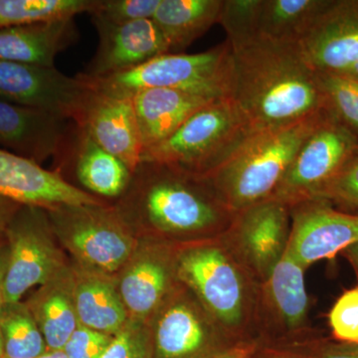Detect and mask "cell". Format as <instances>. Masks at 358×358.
<instances>
[{
  "mask_svg": "<svg viewBox=\"0 0 358 358\" xmlns=\"http://www.w3.org/2000/svg\"><path fill=\"white\" fill-rule=\"evenodd\" d=\"M214 358H249V355L245 348H233V350H226Z\"/></svg>",
  "mask_w": 358,
  "mask_h": 358,
  "instance_id": "ab89813d",
  "label": "cell"
},
{
  "mask_svg": "<svg viewBox=\"0 0 358 358\" xmlns=\"http://www.w3.org/2000/svg\"><path fill=\"white\" fill-rule=\"evenodd\" d=\"M288 250L307 268L358 243V214L336 210L322 200L294 205Z\"/></svg>",
  "mask_w": 358,
  "mask_h": 358,
  "instance_id": "8fae6325",
  "label": "cell"
},
{
  "mask_svg": "<svg viewBox=\"0 0 358 358\" xmlns=\"http://www.w3.org/2000/svg\"><path fill=\"white\" fill-rule=\"evenodd\" d=\"M95 0H0V29L91 13Z\"/></svg>",
  "mask_w": 358,
  "mask_h": 358,
  "instance_id": "83f0119b",
  "label": "cell"
},
{
  "mask_svg": "<svg viewBox=\"0 0 358 358\" xmlns=\"http://www.w3.org/2000/svg\"><path fill=\"white\" fill-rule=\"evenodd\" d=\"M317 358H358V345L331 343L324 346Z\"/></svg>",
  "mask_w": 358,
  "mask_h": 358,
  "instance_id": "8d00e7d4",
  "label": "cell"
},
{
  "mask_svg": "<svg viewBox=\"0 0 358 358\" xmlns=\"http://www.w3.org/2000/svg\"><path fill=\"white\" fill-rule=\"evenodd\" d=\"M317 200L336 205L348 210L345 212L358 214V150Z\"/></svg>",
  "mask_w": 358,
  "mask_h": 358,
  "instance_id": "836d02e7",
  "label": "cell"
},
{
  "mask_svg": "<svg viewBox=\"0 0 358 358\" xmlns=\"http://www.w3.org/2000/svg\"><path fill=\"white\" fill-rule=\"evenodd\" d=\"M78 36L74 18L3 28L0 29V60L55 67L56 57Z\"/></svg>",
  "mask_w": 358,
  "mask_h": 358,
  "instance_id": "d6986e66",
  "label": "cell"
},
{
  "mask_svg": "<svg viewBox=\"0 0 358 358\" xmlns=\"http://www.w3.org/2000/svg\"><path fill=\"white\" fill-rule=\"evenodd\" d=\"M358 150V138L331 112L306 138L271 199L288 205L317 200Z\"/></svg>",
  "mask_w": 358,
  "mask_h": 358,
  "instance_id": "8992f818",
  "label": "cell"
},
{
  "mask_svg": "<svg viewBox=\"0 0 358 358\" xmlns=\"http://www.w3.org/2000/svg\"><path fill=\"white\" fill-rule=\"evenodd\" d=\"M74 307L81 326L115 336L126 326L127 308L110 282L90 279L77 287Z\"/></svg>",
  "mask_w": 358,
  "mask_h": 358,
  "instance_id": "cb8c5ba5",
  "label": "cell"
},
{
  "mask_svg": "<svg viewBox=\"0 0 358 358\" xmlns=\"http://www.w3.org/2000/svg\"><path fill=\"white\" fill-rule=\"evenodd\" d=\"M150 336L141 326H124L113 336L112 343L100 358H152Z\"/></svg>",
  "mask_w": 358,
  "mask_h": 358,
  "instance_id": "e575fe53",
  "label": "cell"
},
{
  "mask_svg": "<svg viewBox=\"0 0 358 358\" xmlns=\"http://www.w3.org/2000/svg\"><path fill=\"white\" fill-rule=\"evenodd\" d=\"M222 0H160L152 20L169 53L181 51L218 23Z\"/></svg>",
  "mask_w": 358,
  "mask_h": 358,
  "instance_id": "7402d4cb",
  "label": "cell"
},
{
  "mask_svg": "<svg viewBox=\"0 0 358 358\" xmlns=\"http://www.w3.org/2000/svg\"><path fill=\"white\" fill-rule=\"evenodd\" d=\"M68 122L46 110L0 100V147L38 164L63 157L76 129Z\"/></svg>",
  "mask_w": 358,
  "mask_h": 358,
  "instance_id": "5bb4252c",
  "label": "cell"
},
{
  "mask_svg": "<svg viewBox=\"0 0 358 358\" xmlns=\"http://www.w3.org/2000/svg\"><path fill=\"white\" fill-rule=\"evenodd\" d=\"M113 336L88 327H77L63 352L68 358H100L112 343Z\"/></svg>",
  "mask_w": 358,
  "mask_h": 358,
  "instance_id": "d590c367",
  "label": "cell"
},
{
  "mask_svg": "<svg viewBox=\"0 0 358 358\" xmlns=\"http://www.w3.org/2000/svg\"><path fill=\"white\" fill-rule=\"evenodd\" d=\"M41 209L21 205L6 228L9 257L3 282L4 305L20 303L33 287L46 284L57 267Z\"/></svg>",
  "mask_w": 358,
  "mask_h": 358,
  "instance_id": "52a82bcc",
  "label": "cell"
},
{
  "mask_svg": "<svg viewBox=\"0 0 358 358\" xmlns=\"http://www.w3.org/2000/svg\"><path fill=\"white\" fill-rule=\"evenodd\" d=\"M50 211L66 242L89 265L110 273L128 260L131 238L102 206L61 207Z\"/></svg>",
  "mask_w": 358,
  "mask_h": 358,
  "instance_id": "7c38bea8",
  "label": "cell"
},
{
  "mask_svg": "<svg viewBox=\"0 0 358 358\" xmlns=\"http://www.w3.org/2000/svg\"><path fill=\"white\" fill-rule=\"evenodd\" d=\"M155 358H214L220 341L194 308L178 303L167 308L157 322Z\"/></svg>",
  "mask_w": 358,
  "mask_h": 358,
  "instance_id": "ffe728a7",
  "label": "cell"
},
{
  "mask_svg": "<svg viewBox=\"0 0 358 358\" xmlns=\"http://www.w3.org/2000/svg\"><path fill=\"white\" fill-rule=\"evenodd\" d=\"M169 273L157 260L140 261L129 268L121 282L120 296L127 310L143 317L152 312L166 293Z\"/></svg>",
  "mask_w": 358,
  "mask_h": 358,
  "instance_id": "484cf974",
  "label": "cell"
},
{
  "mask_svg": "<svg viewBox=\"0 0 358 358\" xmlns=\"http://www.w3.org/2000/svg\"><path fill=\"white\" fill-rule=\"evenodd\" d=\"M133 176L138 181V213L155 230L176 234L203 232L236 214L207 178L152 162H141Z\"/></svg>",
  "mask_w": 358,
  "mask_h": 358,
  "instance_id": "3957f363",
  "label": "cell"
},
{
  "mask_svg": "<svg viewBox=\"0 0 358 358\" xmlns=\"http://www.w3.org/2000/svg\"><path fill=\"white\" fill-rule=\"evenodd\" d=\"M261 6L262 0H222L218 23L231 46L258 36Z\"/></svg>",
  "mask_w": 358,
  "mask_h": 358,
  "instance_id": "4dcf8cb0",
  "label": "cell"
},
{
  "mask_svg": "<svg viewBox=\"0 0 358 358\" xmlns=\"http://www.w3.org/2000/svg\"><path fill=\"white\" fill-rule=\"evenodd\" d=\"M299 47L315 72L358 80V0H331Z\"/></svg>",
  "mask_w": 358,
  "mask_h": 358,
  "instance_id": "30bf717a",
  "label": "cell"
},
{
  "mask_svg": "<svg viewBox=\"0 0 358 358\" xmlns=\"http://www.w3.org/2000/svg\"><path fill=\"white\" fill-rule=\"evenodd\" d=\"M47 350H62L80 326L74 303L63 293H52L37 303L32 313Z\"/></svg>",
  "mask_w": 358,
  "mask_h": 358,
  "instance_id": "f1b7e54d",
  "label": "cell"
},
{
  "mask_svg": "<svg viewBox=\"0 0 358 358\" xmlns=\"http://www.w3.org/2000/svg\"><path fill=\"white\" fill-rule=\"evenodd\" d=\"M3 358H38L46 343L31 310L22 303L4 306L0 315Z\"/></svg>",
  "mask_w": 358,
  "mask_h": 358,
  "instance_id": "4316f807",
  "label": "cell"
},
{
  "mask_svg": "<svg viewBox=\"0 0 358 358\" xmlns=\"http://www.w3.org/2000/svg\"><path fill=\"white\" fill-rule=\"evenodd\" d=\"M237 233L250 263L267 280L288 248L289 206L268 199L237 212Z\"/></svg>",
  "mask_w": 358,
  "mask_h": 358,
  "instance_id": "e0dca14e",
  "label": "cell"
},
{
  "mask_svg": "<svg viewBox=\"0 0 358 358\" xmlns=\"http://www.w3.org/2000/svg\"><path fill=\"white\" fill-rule=\"evenodd\" d=\"M38 358H68L62 350H47Z\"/></svg>",
  "mask_w": 358,
  "mask_h": 358,
  "instance_id": "b9f144b4",
  "label": "cell"
},
{
  "mask_svg": "<svg viewBox=\"0 0 358 358\" xmlns=\"http://www.w3.org/2000/svg\"><path fill=\"white\" fill-rule=\"evenodd\" d=\"M254 131L230 98L219 99L195 113L166 140L145 150L141 162L206 178Z\"/></svg>",
  "mask_w": 358,
  "mask_h": 358,
  "instance_id": "277c9868",
  "label": "cell"
},
{
  "mask_svg": "<svg viewBox=\"0 0 358 358\" xmlns=\"http://www.w3.org/2000/svg\"><path fill=\"white\" fill-rule=\"evenodd\" d=\"M343 252H345L348 260H350V262L353 264V266L358 270V243L348 247V248Z\"/></svg>",
  "mask_w": 358,
  "mask_h": 358,
  "instance_id": "60d3db41",
  "label": "cell"
},
{
  "mask_svg": "<svg viewBox=\"0 0 358 358\" xmlns=\"http://www.w3.org/2000/svg\"><path fill=\"white\" fill-rule=\"evenodd\" d=\"M80 183L99 196L117 197L128 189L133 173L99 145L84 129L76 126L71 141Z\"/></svg>",
  "mask_w": 358,
  "mask_h": 358,
  "instance_id": "44dd1931",
  "label": "cell"
},
{
  "mask_svg": "<svg viewBox=\"0 0 358 358\" xmlns=\"http://www.w3.org/2000/svg\"><path fill=\"white\" fill-rule=\"evenodd\" d=\"M303 271L305 267L287 248L267 278L271 300L289 327L301 326L307 317L308 298Z\"/></svg>",
  "mask_w": 358,
  "mask_h": 358,
  "instance_id": "d4e9b609",
  "label": "cell"
},
{
  "mask_svg": "<svg viewBox=\"0 0 358 358\" xmlns=\"http://www.w3.org/2000/svg\"><path fill=\"white\" fill-rule=\"evenodd\" d=\"M0 358H3V339H2L1 331H0Z\"/></svg>",
  "mask_w": 358,
  "mask_h": 358,
  "instance_id": "7bdbcfd3",
  "label": "cell"
},
{
  "mask_svg": "<svg viewBox=\"0 0 358 358\" xmlns=\"http://www.w3.org/2000/svg\"><path fill=\"white\" fill-rule=\"evenodd\" d=\"M160 0H95L92 18L113 24L152 20Z\"/></svg>",
  "mask_w": 358,
  "mask_h": 358,
  "instance_id": "1f68e13d",
  "label": "cell"
},
{
  "mask_svg": "<svg viewBox=\"0 0 358 358\" xmlns=\"http://www.w3.org/2000/svg\"><path fill=\"white\" fill-rule=\"evenodd\" d=\"M329 322L336 341L358 345V284L336 300L329 313Z\"/></svg>",
  "mask_w": 358,
  "mask_h": 358,
  "instance_id": "d6a6232c",
  "label": "cell"
},
{
  "mask_svg": "<svg viewBox=\"0 0 358 358\" xmlns=\"http://www.w3.org/2000/svg\"><path fill=\"white\" fill-rule=\"evenodd\" d=\"M90 87L55 67L0 60V100L46 110L76 124Z\"/></svg>",
  "mask_w": 358,
  "mask_h": 358,
  "instance_id": "ba28073f",
  "label": "cell"
},
{
  "mask_svg": "<svg viewBox=\"0 0 358 358\" xmlns=\"http://www.w3.org/2000/svg\"><path fill=\"white\" fill-rule=\"evenodd\" d=\"M0 196L47 210L102 206L100 200L71 185L55 171L0 148Z\"/></svg>",
  "mask_w": 358,
  "mask_h": 358,
  "instance_id": "4fadbf2b",
  "label": "cell"
},
{
  "mask_svg": "<svg viewBox=\"0 0 358 358\" xmlns=\"http://www.w3.org/2000/svg\"><path fill=\"white\" fill-rule=\"evenodd\" d=\"M20 207L21 204L17 202L0 196V229H6Z\"/></svg>",
  "mask_w": 358,
  "mask_h": 358,
  "instance_id": "74e56055",
  "label": "cell"
},
{
  "mask_svg": "<svg viewBox=\"0 0 358 358\" xmlns=\"http://www.w3.org/2000/svg\"><path fill=\"white\" fill-rule=\"evenodd\" d=\"M178 274L221 324L239 326L244 317L243 279L222 250H188L179 259Z\"/></svg>",
  "mask_w": 358,
  "mask_h": 358,
  "instance_id": "9c48e42d",
  "label": "cell"
},
{
  "mask_svg": "<svg viewBox=\"0 0 358 358\" xmlns=\"http://www.w3.org/2000/svg\"><path fill=\"white\" fill-rule=\"evenodd\" d=\"M9 250L8 247L0 248V315L4 308L3 301V282L6 278L7 263H8Z\"/></svg>",
  "mask_w": 358,
  "mask_h": 358,
  "instance_id": "f35d334b",
  "label": "cell"
},
{
  "mask_svg": "<svg viewBox=\"0 0 358 358\" xmlns=\"http://www.w3.org/2000/svg\"><path fill=\"white\" fill-rule=\"evenodd\" d=\"M231 50L230 99L254 131L286 126L329 110L315 71L299 43L258 35L232 45Z\"/></svg>",
  "mask_w": 358,
  "mask_h": 358,
  "instance_id": "6da1fadb",
  "label": "cell"
},
{
  "mask_svg": "<svg viewBox=\"0 0 358 358\" xmlns=\"http://www.w3.org/2000/svg\"><path fill=\"white\" fill-rule=\"evenodd\" d=\"M131 99L143 152L166 140L205 106L219 100L180 89L143 90Z\"/></svg>",
  "mask_w": 358,
  "mask_h": 358,
  "instance_id": "ac0fdd59",
  "label": "cell"
},
{
  "mask_svg": "<svg viewBox=\"0 0 358 358\" xmlns=\"http://www.w3.org/2000/svg\"><path fill=\"white\" fill-rule=\"evenodd\" d=\"M331 0H262L258 34L282 43H299Z\"/></svg>",
  "mask_w": 358,
  "mask_h": 358,
  "instance_id": "603a6c76",
  "label": "cell"
},
{
  "mask_svg": "<svg viewBox=\"0 0 358 358\" xmlns=\"http://www.w3.org/2000/svg\"><path fill=\"white\" fill-rule=\"evenodd\" d=\"M327 109L358 138V80L315 72Z\"/></svg>",
  "mask_w": 358,
  "mask_h": 358,
  "instance_id": "f546056e",
  "label": "cell"
},
{
  "mask_svg": "<svg viewBox=\"0 0 358 358\" xmlns=\"http://www.w3.org/2000/svg\"><path fill=\"white\" fill-rule=\"evenodd\" d=\"M232 50L227 41L196 54L166 53L145 64L102 78L77 75L91 88L131 98L147 89H180L212 99L230 98Z\"/></svg>",
  "mask_w": 358,
  "mask_h": 358,
  "instance_id": "5b68a950",
  "label": "cell"
},
{
  "mask_svg": "<svg viewBox=\"0 0 358 358\" xmlns=\"http://www.w3.org/2000/svg\"><path fill=\"white\" fill-rule=\"evenodd\" d=\"M77 127L84 129L103 150L122 160L134 173L143 148L133 99L103 93L90 87Z\"/></svg>",
  "mask_w": 358,
  "mask_h": 358,
  "instance_id": "2e32d148",
  "label": "cell"
},
{
  "mask_svg": "<svg viewBox=\"0 0 358 358\" xmlns=\"http://www.w3.org/2000/svg\"><path fill=\"white\" fill-rule=\"evenodd\" d=\"M93 22L99 34V46L85 72L80 73L83 77L110 76L169 53L166 39L152 20L124 24L96 20Z\"/></svg>",
  "mask_w": 358,
  "mask_h": 358,
  "instance_id": "9a60e30c",
  "label": "cell"
},
{
  "mask_svg": "<svg viewBox=\"0 0 358 358\" xmlns=\"http://www.w3.org/2000/svg\"><path fill=\"white\" fill-rule=\"evenodd\" d=\"M329 110L301 121L254 131L208 179L235 213L271 199L306 138Z\"/></svg>",
  "mask_w": 358,
  "mask_h": 358,
  "instance_id": "7a4b0ae2",
  "label": "cell"
}]
</instances>
